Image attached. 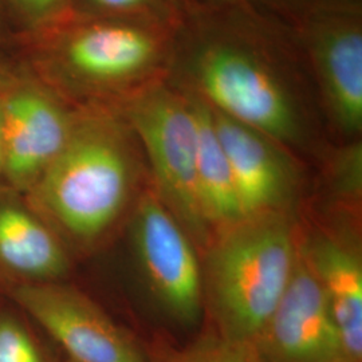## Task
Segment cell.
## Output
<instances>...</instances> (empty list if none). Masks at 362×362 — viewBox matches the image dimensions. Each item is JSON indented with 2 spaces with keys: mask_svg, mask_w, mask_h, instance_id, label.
I'll return each mask as SVG.
<instances>
[{
  "mask_svg": "<svg viewBox=\"0 0 362 362\" xmlns=\"http://www.w3.org/2000/svg\"><path fill=\"white\" fill-rule=\"evenodd\" d=\"M0 362H46L30 330L10 314H0Z\"/></svg>",
  "mask_w": 362,
  "mask_h": 362,
  "instance_id": "e0dca14e",
  "label": "cell"
},
{
  "mask_svg": "<svg viewBox=\"0 0 362 362\" xmlns=\"http://www.w3.org/2000/svg\"><path fill=\"white\" fill-rule=\"evenodd\" d=\"M302 252L322 287L345 362H362V263L345 242L321 236Z\"/></svg>",
  "mask_w": 362,
  "mask_h": 362,
  "instance_id": "4fadbf2b",
  "label": "cell"
},
{
  "mask_svg": "<svg viewBox=\"0 0 362 362\" xmlns=\"http://www.w3.org/2000/svg\"><path fill=\"white\" fill-rule=\"evenodd\" d=\"M211 110L246 218L290 212L297 169L284 145L212 107Z\"/></svg>",
  "mask_w": 362,
  "mask_h": 362,
  "instance_id": "8fae6325",
  "label": "cell"
},
{
  "mask_svg": "<svg viewBox=\"0 0 362 362\" xmlns=\"http://www.w3.org/2000/svg\"><path fill=\"white\" fill-rule=\"evenodd\" d=\"M333 176L344 192L360 194L362 177L361 143H353L341 149L333 161Z\"/></svg>",
  "mask_w": 362,
  "mask_h": 362,
  "instance_id": "d6986e66",
  "label": "cell"
},
{
  "mask_svg": "<svg viewBox=\"0 0 362 362\" xmlns=\"http://www.w3.org/2000/svg\"><path fill=\"white\" fill-rule=\"evenodd\" d=\"M300 247L290 212L251 216L208 245L206 288L218 336L255 342L297 267Z\"/></svg>",
  "mask_w": 362,
  "mask_h": 362,
  "instance_id": "3957f363",
  "label": "cell"
},
{
  "mask_svg": "<svg viewBox=\"0 0 362 362\" xmlns=\"http://www.w3.org/2000/svg\"><path fill=\"white\" fill-rule=\"evenodd\" d=\"M197 121L199 148L196 161V192L200 211L208 227L224 230L246 219L228 158L214 125L212 110L191 93Z\"/></svg>",
  "mask_w": 362,
  "mask_h": 362,
  "instance_id": "5bb4252c",
  "label": "cell"
},
{
  "mask_svg": "<svg viewBox=\"0 0 362 362\" xmlns=\"http://www.w3.org/2000/svg\"><path fill=\"white\" fill-rule=\"evenodd\" d=\"M157 362H263L252 342L223 337L200 338L184 349L173 350Z\"/></svg>",
  "mask_w": 362,
  "mask_h": 362,
  "instance_id": "2e32d148",
  "label": "cell"
},
{
  "mask_svg": "<svg viewBox=\"0 0 362 362\" xmlns=\"http://www.w3.org/2000/svg\"><path fill=\"white\" fill-rule=\"evenodd\" d=\"M303 42L313 76L337 127L362 129V23L357 11H320L303 19Z\"/></svg>",
  "mask_w": 362,
  "mask_h": 362,
  "instance_id": "30bf717a",
  "label": "cell"
},
{
  "mask_svg": "<svg viewBox=\"0 0 362 362\" xmlns=\"http://www.w3.org/2000/svg\"><path fill=\"white\" fill-rule=\"evenodd\" d=\"M133 245L144 276L164 311L182 326L197 324L204 305L202 266L192 238L155 191L139 200Z\"/></svg>",
  "mask_w": 362,
  "mask_h": 362,
  "instance_id": "52a82bcc",
  "label": "cell"
},
{
  "mask_svg": "<svg viewBox=\"0 0 362 362\" xmlns=\"http://www.w3.org/2000/svg\"><path fill=\"white\" fill-rule=\"evenodd\" d=\"M7 1H8V3H11V0H7Z\"/></svg>",
  "mask_w": 362,
  "mask_h": 362,
  "instance_id": "cb8c5ba5",
  "label": "cell"
},
{
  "mask_svg": "<svg viewBox=\"0 0 362 362\" xmlns=\"http://www.w3.org/2000/svg\"><path fill=\"white\" fill-rule=\"evenodd\" d=\"M293 13L302 16L320 11H357V0H288Z\"/></svg>",
  "mask_w": 362,
  "mask_h": 362,
  "instance_id": "ffe728a7",
  "label": "cell"
},
{
  "mask_svg": "<svg viewBox=\"0 0 362 362\" xmlns=\"http://www.w3.org/2000/svg\"><path fill=\"white\" fill-rule=\"evenodd\" d=\"M3 94V93H1ZM1 94H0V177L4 172V140H3V115H1Z\"/></svg>",
  "mask_w": 362,
  "mask_h": 362,
  "instance_id": "603a6c76",
  "label": "cell"
},
{
  "mask_svg": "<svg viewBox=\"0 0 362 362\" xmlns=\"http://www.w3.org/2000/svg\"><path fill=\"white\" fill-rule=\"evenodd\" d=\"M254 345L263 362H345L322 287L302 248L285 294Z\"/></svg>",
  "mask_w": 362,
  "mask_h": 362,
  "instance_id": "9c48e42d",
  "label": "cell"
},
{
  "mask_svg": "<svg viewBox=\"0 0 362 362\" xmlns=\"http://www.w3.org/2000/svg\"><path fill=\"white\" fill-rule=\"evenodd\" d=\"M18 76L19 73L13 70L11 64H8L6 59L0 57V94L13 83Z\"/></svg>",
  "mask_w": 362,
  "mask_h": 362,
  "instance_id": "7402d4cb",
  "label": "cell"
},
{
  "mask_svg": "<svg viewBox=\"0 0 362 362\" xmlns=\"http://www.w3.org/2000/svg\"><path fill=\"white\" fill-rule=\"evenodd\" d=\"M184 77L214 110L282 145L298 144L302 116L285 66L245 34L211 33L199 39Z\"/></svg>",
  "mask_w": 362,
  "mask_h": 362,
  "instance_id": "277c9868",
  "label": "cell"
},
{
  "mask_svg": "<svg viewBox=\"0 0 362 362\" xmlns=\"http://www.w3.org/2000/svg\"><path fill=\"white\" fill-rule=\"evenodd\" d=\"M11 296L73 362H149L97 303L71 286L15 285Z\"/></svg>",
  "mask_w": 362,
  "mask_h": 362,
  "instance_id": "ba28073f",
  "label": "cell"
},
{
  "mask_svg": "<svg viewBox=\"0 0 362 362\" xmlns=\"http://www.w3.org/2000/svg\"><path fill=\"white\" fill-rule=\"evenodd\" d=\"M197 1V0H196ZM206 3H211L214 6H220L233 8V10H242L250 13H257L258 10H272V11H282V13H290V6L288 0H204Z\"/></svg>",
  "mask_w": 362,
  "mask_h": 362,
  "instance_id": "44dd1931",
  "label": "cell"
},
{
  "mask_svg": "<svg viewBox=\"0 0 362 362\" xmlns=\"http://www.w3.org/2000/svg\"><path fill=\"white\" fill-rule=\"evenodd\" d=\"M196 0H73V13L149 21L177 30L194 13Z\"/></svg>",
  "mask_w": 362,
  "mask_h": 362,
  "instance_id": "9a60e30c",
  "label": "cell"
},
{
  "mask_svg": "<svg viewBox=\"0 0 362 362\" xmlns=\"http://www.w3.org/2000/svg\"><path fill=\"white\" fill-rule=\"evenodd\" d=\"M69 270L62 238L26 194L0 189V274L25 285L61 282Z\"/></svg>",
  "mask_w": 362,
  "mask_h": 362,
  "instance_id": "7c38bea8",
  "label": "cell"
},
{
  "mask_svg": "<svg viewBox=\"0 0 362 362\" xmlns=\"http://www.w3.org/2000/svg\"><path fill=\"white\" fill-rule=\"evenodd\" d=\"M176 31L141 19L71 13L30 35L33 74L69 103L119 104L164 81L175 64Z\"/></svg>",
  "mask_w": 362,
  "mask_h": 362,
  "instance_id": "6da1fadb",
  "label": "cell"
},
{
  "mask_svg": "<svg viewBox=\"0 0 362 362\" xmlns=\"http://www.w3.org/2000/svg\"><path fill=\"white\" fill-rule=\"evenodd\" d=\"M76 110L33 73L3 91V177L13 189L26 194L38 182L65 146Z\"/></svg>",
  "mask_w": 362,
  "mask_h": 362,
  "instance_id": "8992f818",
  "label": "cell"
},
{
  "mask_svg": "<svg viewBox=\"0 0 362 362\" xmlns=\"http://www.w3.org/2000/svg\"><path fill=\"white\" fill-rule=\"evenodd\" d=\"M116 109L143 146L158 199L192 239L208 246L211 228L196 192L199 121L189 91L160 81Z\"/></svg>",
  "mask_w": 362,
  "mask_h": 362,
  "instance_id": "5b68a950",
  "label": "cell"
},
{
  "mask_svg": "<svg viewBox=\"0 0 362 362\" xmlns=\"http://www.w3.org/2000/svg\"><path fill=\"white\" fill-rule=\"evenodd\" d=\"M133 133L110 105H79L65 146L26 194L54 231L89 245L119 219L134 185Z\"/></svg>",
  "mask_w": 362,
  "mask_h": 362,
  "instance_id": "7a4b0ae2",
  "label": "cell"
},
{
  "mask_svg": "<svg viewBox=\"0 0 362 362\" xmlns=\"http://www.w3.org/2000/svg\"><path fill=\"white\" fill-rule=\"evenodd\" d=\"M13 13L28 34L59 23L73 13V0H11Z\"/></svg>",
  "mask_w": 362,
  "mask_h": 362,
  "instance_id": "ac0fdd59",
  "label": "cell"
}]
</instances>
